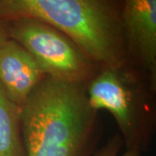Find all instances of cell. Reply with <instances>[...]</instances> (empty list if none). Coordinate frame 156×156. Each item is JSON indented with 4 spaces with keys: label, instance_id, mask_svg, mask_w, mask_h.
I'll return each instance as SVG.
<instances>
[{
    "label": "cell",
    "instance_id": "obj_1",
    "mask_svg": "<svg viewBox=\"0 0 156 156\" xmlns=\"http://www.w3.org/2000/svg\"><path fill=\"white\" fill-rule=\"evenodd\" d=\"M25 156H89L97 112L89 104L86 84L46 77L20 107Z\"/></svg>",
    "mask_w": 156,
    "mask_h": 156
},
{
    "label": "cell",
    "instance_id": "obj_2",
    "mask_svg": "<svg viewBox=\"0 0 156 156\" xmlns=\"http://www.w3.org/2000/svg\"><path fill=\"white\" fill-rule=\"evenodd\" d=\"M122 0H0V20L29 17L58 29L100 67L127 62Z\"/></svg>",
    "mask_w": 156,
    "mask_h": 156
},
{
    "label": "cell",
    "instance_id": "obj_3",
    "mask_svg": "<svg viewBox=\"0 0 156 156\" xmlns=\"http://www.w3.org/2000/svg\"><path fill=\"white\" fill-rule=\"evenodd\" d=\"M156 85L138 69L124 63L101 67L86 83L91 108L114 117L126 149L142 153L155 130Z\"/></svg>",
    "mask_w": 156,
    "mask_h": 156
},
{
    "label": "cell",
    "instance_id": "obj_4",
    "mask_svg": "<svg viewBox=\"0 0 156 156\" xmlns=\"http://www.w3.org/2000/svg\"><path fill=\"white\" fill-rule=\"evenodd\" d=\"M9 37L33 56L48 77L86 84L100 66L58 29L34 18L8 21Z\"/></svg>",
    "mask_w": 156,
    "mask_h": 156
},
{
    "label": "cell",
    "instance_id": "obj_5",
    "mask_svg": "<svg viewBox=\"0 0 156 156\" xmlns=\"http://www.w3.org/2000/svg\"><path fill=\"white\" fill-rule=\"evenodd\" d=\"M127 63L156 85V0H122Z\"/></svg>",
    "mask_w": 156,
    "mask_h": 156
},
{
    "label": "cell",
    "instance_id": "obj_6",
    "mask_svg": "<svg viewBox=\"0 0 156 156\" xmlns=\"http://www.w3.org/2000/svg\"><path fill=\"white\" fill-rule=\"evenodd\" d=\"M46 76L33 56L14 40L0 46V85L19 107Z\"/></svg>",
    "mask_w": 156,
    "mask_h": 156
},
{
    "label": "cell",
    "instance_id": "obj_7",
    "mask_svg": "<svg viewBox=\"0 0 156 156\" xmlns=\"http://www.w3.org/2000/svg\"><path fill=\"white\" fill-rule=\"evenodd\" d=\"M20 112L0 85V156H25Z\"/></svg>",
    "mask_w": 156,
    "mask_h": 156
},
{
    "label": "cell",
    "instance_id": "obj_8",
    "mask_svg": "<svg viewBox=\"0 0 156 156\" xmlns=\"http://www.w3.org/2000/svg\"><path fill=\"white\" fill-rule=\"evenodd\" d=\"M122 147V139L120 134H116L108 140L105 145L95 151L94 156H142L140 152L134 149H126L121 154Z\"/></svg>",
    "mask_w": 156,
    "mask_h": 156
},
{
    "label": "cell",
    "instance_id": "obj_9",
    "mask_svg": "<svg viewBox=\"0 0 156 156\" xmlns=\"http://www.w3.org/2000/svg\"><path fill=\"white\" fill-rule=\"evenodd\" d=\"M9 37V26L8 22L0 20V46L3 44Z\"/></svg>",
    "mask_w": 156,
    "mask_h": 156
}]
</instances>
